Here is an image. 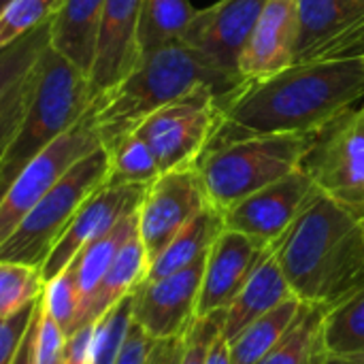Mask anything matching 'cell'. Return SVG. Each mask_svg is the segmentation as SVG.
<instances>
[{
  "label": "cell",
  "mask_w": 364,
  "mask_h": 364,
  "mask_svg": "<svg viewBox=\"0 0 364 364\" xmlns=\"http://www.w3.org/2000/svg\"><path fill=\"white\" fill-rule=\"evenodd\" d=\"M41 299L36 303H32L30 307H26L23 311L15 314L13 318L0 320V364H13L19 346L38 311Z\"/></svg>",
  "instance_id": "8d00e7d4"
},
{
  "label": "cell",
  "mask_w": 364,
  "mask_h": 364,
  "mask_svg": "<svg viewBox=\"0 0 364 364\" xmlns=\"http://www.w3.org/2000/svg\"><path fill=\"white\" fill-rule=\"evenodd\" d=\"M109 151L100 145L81 158L17 224L0 245V260L43 267L81 205L107 183Z\"/></svg>",
  "instance_id": "8992f818"
},
{
  "label": "cell",
  "mask_w": 364,
  "mask_h": 364,
  "mask_svg": "<svg viewBox=\"0 0 364 364\" xmlns=\"http://www.w3.org/2000/svg\"><path fill=\"white\" fill-rule=\"evenodd\" d=\"M318 192L314 179L299 168L230 207L224 224L262 245H275Z\"/></svg>",
  "instance_id": "7c38bea8"
},
{
  "label": "cell",
  "mask_w": 364,
  "mask_h": 364,
  "mask_svg": "<svg viewBox=\"0 0 364 364\" xmlns=\"http://www.w3.org/2000/svg\"><path fill=\"white\" fill-rule=\"evenodd\" d=\"M271 247L273 245H262L247 235L224 228L205 258L196 318L226 311Z\"/></svg>",
  "instance_id": "2e32d148"
},
{
  "label": "cell",
  "mask_w": 364,
  "mask_h": 364,
  "mask_svg": "<svg viewBox=\"0 0 364 364\" xmlns=\"http://www.w3.org/2000/svg\"><path fill=\"white\" fill-rule=\"evenodd\" d=\"M318 132L247 136L209 149L196 162L211 207L226 213L250 194L299 171Z\"/></svg>",
  "instance_id": "5b68a950"
},
{
  "label": "cell",
  "mask_w": 364,
  "mask_h": 364,
  "mask_svg": "<svg viewBox=\"0 0 364 364\" xmlns=\"http://www.w3.org/2000/svg\"><path fill=\"white\" fill-rule=\"evenodd\" d=\"M294 64L364 58V0H296Z\"/></svg>",
  "instance_id": "8fae6325"
},
{
  "label": "cell",
  "mask_w": 364,
  "mask_h": 364,
  "mask_svg": "<svg viewBox=\"0 0 364 364\" xmlns=\"http://www.w3.org/2000/svg\"><path fill=\"white\" fill-rule=\"evenodd\" d=\"M66 346L68 335L41 305L34 331V364H66Z\"/></svg>",
  "instance_id": "d590c367"
},
{
  "label": "cell",
  "mask_w": 364,
  "mask_h": 364,
  "mask_svg": "<svg viewBox=\"0 0 364 364\" xmlns=\"http://www.w3.org/2000/svg\"><path fill=\"white\" fill-rule=\"evenodd\" d=\"M194 15L196 9L190 0H145L136 30L141 58L158 47L181 41Z\"/></svg>",
  "instance_id": "484cf974"
},
{
  "label": "cell",
  "mask_w": 364,
  "mask_h": 364,
  "mask_svg": "<svg viewBox=\"0 0 364 364\" xmlns=\"http://www.w3.org/2000/svg\"><path fill=\"white\" fill-rule=\"evenodd\" d=\"M132 326V294L94 322L90 364H115Z\"/></svg>",
  "instance_id": "4dcf8cb0"
},
{
  "label": "cell",
  "mask_w": 364,
  "mask_h": 364,
  "mask_svg": "<svg viewBox=\"0 0 364 364\" xmlns=\"http://www.w3.org/2000/svg\"><path fill=\"white\" fill-rule=\"evenodd\" d=\"M107 151H109V175H107L109 186H130V183L149 186L154 179L162 175L149 145L136 132L128 134Z\"/></svg>",
  "instance_id": "83f0119b"
},
{
  "label": "cell",
  "mask_w": 364,
  "mask_h": 364,
  "mask_svg": "<svg viewBox=\"0 0 364 364\" xmlns=\"http://www.w3.org/2000/svg\"><path fill=\"white\" fill-rule=\"evenodd\" d=\"M62 0H11L0 11V49L53 19Z\"/></svg>",
  "instance_id": "1f68e13d"
},
{
  "label": "cell",
  "mask_w": 364,
  "mask_h": 364,
  "mask_svg": "<svg viewBox=\"0 0 364 364\" xmlns=\"http://www.w3.org/2000/svg\"><path fill=\"white\" fill-rule=\"evenodd\" d=\"M209 205L196 166L175 168L154 179L136 211V230L149 262Z\"/></svg>",
  "instance_id": "30bf717a"
},
{
  "label": "cell",
  "mask_w": 364,
  "mask_h": 364,
  "mask_svg": "<svg viewBox=\"0 0 364 364\" xmlns=\"http://www.w3.org/2000/svg\"><path fill=\"white\" fill-rule=\"evenodd\" d=\"M292 290L282 273V267L275 256V245L264 256V260L256 267L252 277L232 299V303L224 311V326L222 335L226 341L235 339L245 326L254 320L262 318L264 314L273 311L284 301L292 299Z\"/></svg>",
  "instance_id": "d6986e66"
},
{
  "label": "cell",
  "mask_w": 364,
  "mask_h": 364,
  "mask_svg": "<svg viewBox=\"0 0 364 364\" xmlns=\"http://www.w3.org/2000/svg\"><path fill=\"white\" fill-rule=\"evenodd\" d=\"M267 2L269 0H218L211 6L196 9L181 43L198 51L213 68L239 81V55Z\"/></svg>",
  "instance_id": "5bb4252c"
},
{
  "label": "cell",
  "mask_w": 364,
  "mask_h": 364,
  "mask_svg": "<svg viewBox=\"0 0 364 364\" xmlns=\"http://www.w3.org/2000/svg\"><path fill=\"white\" fill-rule=\"evenodd\" d=\"M363 98L364 58L292 64L224 96V122L207 151L247 136L320 132Z\"/></svg>",
  "instance_id": "6da1fadb"
},
{
  "label": "cell",
  "mask_w": 364,
  "mask_h": 364,
  "mask_svg": "<svg viewBox=\"0 0 364 364\" xmlns=\"http://www.w3.org/2000/svg\"><path fill=\"white\" fill-rule=\"evenodd\" d=\"M45 279L38 267L0 260V320L13 318L43 296Z\"/></svg>",
  "instance_id": "f1b7e54d"
},
{
  "label": "cell",
  "mask_w": 364,
  "mask_h": 364,
  "mask_svg": "<svg viewBox=\"0 0 364 364\" xmlns=\"http://www.w3.org/2000/svg\"><path fill=\"white\" fill-rule=\"evenodd\" d=\"M205 258L173 275L145 279L132 292V322L154 341L183 337L196 320Z\"/></svg>",
  "instance_id": "4fadbf2b"
},
{
  "label": "cell",
  "mask_w": 364,
  "mask_h": 364,
  "mask_svg": "<svg viewBox=\"0 0 364 364\" xmlns=\"http://www.w3.org/2000/svg\"><path fill=\"white\" fill-rule=\"evenodd\" d=\"M100 145L94 117L87 109L73 128L30 160L0 198V245L66 173Z\"/></svg>",
  "instance_id": "9c48e42d"
},
{
  "label": "cell",
  "mask_w": 364,
  "mask_h": 364,
  "mask_svg": "<svg viewBox=\"0 0 364 364\" xmlns=\"http://www.w3.org/2000/svg\"><path fill=\"white\" fill-rule=\"evenodd\" d=\"M147 271H149V258H147V252L141 243L139 230H134L130 235V239L122 245V250L115 256L113 264L109 267L107 275L102 277V282H100L96 294L92 296V301H90V305H87L77 328H81L85 324H94L111 307H115L119 301L130 296L145 282Z\"/></svg>",
  "instance_id": "44dd1931"
},
{
  "label": "cell",
  "mask_w": 364,
  "mask_h": 364,
  "mask_svg": "<svg viewBox=\"0 0 364 364\" xmlns=\"http://www.w3.org/2000/svg\"><path fill=\"white\" fill-rule=\"evenodd\" d=\"M205 85L230 94L241 83L213 68L186 43L175 41L145 53L119 83L92 100L87 109L102 147L111 149L151 113Z\"/></svg>",
  "instance_id": "3957f363"
},
{
  "label": "cell",
  "mask_w": 364,
  "mask_h": 364,
  "mask_svg": "<svg viewBox=\"0 0 364 364\" xmlns=\"http://www.w3.org/2000/svg\"><path fill=\"white\" fill-rule=\"evenodd\" d=\"M41 305L66 335L75 331L77 311H79V294H77L75 271L70 267H66L53 279L45 282Z\"/></svg>",
  "instance_id": "d6a6232c"
},
{
  "label": "cell",
  "mask_w": 364,
  "mask_h": 364,
  "mask_svg": "<svg viewBox=\"0 0 364 364\" xmlns=\"http://www.w3.org/2000/svg\"><path fill=\"white\" fill-rule=\"evenodd\" d=\"M107 0H62L51 19L49 45L90 77Z\"/></svg>",
  "instance_id": "ffe728a7"
},
{
  "label": "cell",
  "mask_w": 364,
  "mask_h": 364,
  "mask_svg": "<svg viewBox=\"0 0 364 364\" xmlns=\"http://www.w3.org/2000/svg\"><path fill=\"white\" fill-rule=\"evenodd\" d=\"M307 303L292 296L277 305L273 311L264 314L262 318L254 320L245 326L235 339L228 341V356L230 364H258L275 346L277 341L292 328L299 320Z\"/></svg>",
  "instance_id": "cb8c5ba5"
},
{
  "label": "cell",
  "mask_w": 364,
  "mask_h": 364,
  "mask_svg": "<svg viewBox=\"0 0 364 364\" xmlns=\"http://www.w3.org/2000/svg\"><path fill=\"white\" fill-rule=\"evenodd\" d=\"M36 64H34V68L26 77H21L0 98V158H2V154L6 149V145L11 143V139H13V134H15L21 117H23L28 105H30L32 90H34V81H36Z\"/></svg>",
  "instance_id": "836d02e7"
},
{
  "label": "cell",
  "mask_w": 364,
  "mask_h": 364,
  "mask_svg": "<svg viewBox=\"0 0 364 364\" xmlns=\"http://www.w3.org/2000/svg\"><path fill=\"white\" fill-rule=\"evenodd\" d=\"M296 299L324 309L364 288V222L331 196H318L275 243Z\"/></svg>",
  "instance_id": "7a4b0ae2"
},
{
  "label": "cell",
  "mask_w": 364,
  "mask_h": 364,
  "mask_svg": "<svg viewBox=\"0 0 364 364\" xmlns=\"http://www.w3.org/2000/svg\"><path fill=\"white\" fill-rule=\"evenodd\" d=\"M226 228L224 213L215 207L207 205L196 218H192L171 241L168 245L149 262V271L145 279H160L173 275L177 271L188 269L196 260L205 258L211 250L213 241Z\"/></svg>",
  "instance_id": "7402d4cb"
},
{
  "label": "cell",
  "mask_w": 364,
  "mask_h": 364,
  "mask_svg": "<svg viewBox=\"0 0 364 364\" xmlns=\"http://www.w3.org/2000/svg\"><path fill=\"white\" fill-rule=\"evenodd\" d=\"M324 311L320 305H307L292 328L258 364H326L328 352L322 335Z\"/></svg>",
  "instance_id": "d4e9b609"
},
{
  "label": "cell",
  "mask_w": 364,
  "mask_h": 364,
  "mask_svg": "<svg viewBox=\"0 0 364 364\" xmlns=\"http://www.w3.org/2000/svg\"><path fill=\"white\" fill-rule=\"evenodd\" d=\"M326 364H364V354H352V356H328Z\"/></svg>",
  "instance_id": "b9f144b4"
},
{
  "label": "cell",
  "mask_w": 364,
  "mask_h": 364,
  "mask_svg": "<svg viewBox=\"0 0 364 364\" xmlns=\"http://www.w3.org/2000/svg\"><path fill=\"white\" fill-rule=\"evenodd\" d=\"M49 34L51 19L0 49V98L34 68L43 51L49 47Z\"/></svg>",
  "instance_id": "f546056e"
},
{
  "label": "cell",
  "mask_w": 364,
  "mask_h": 364,
  "mask_svg": "<svg viewBox=\"0 0 364 364\" xmlns=\"http://www.w3.org/2000/svg\"><path fill=\"white\" fill-rule=\"evenodd\" d=\"M322 335L328 356L364 354V288L324 311Z\"/></svg>",
  "instance_id": "4316f807"
},
{
  "label": "cell",
  "mask_w": 364,
  "mask_h": 364,
  "mask_svg": "<svg viewBox=\"0 0 364 364\" xmlns=\"http://www.w3.org/2000/svg\"><path fill=\"white\" fill-rule=\"evenodd\" d=\"M145 0H107L87 77L90 102L119 83L141 60L136 30Z\"/></svg>",
  "instance_id": "e0dca14e"
},
{
  "label": "cell",
  "mask_w": 364,
  "mask_h": 364,
  "mask_svg": "<svg viewBox=\"0 0 364 364\" xmlns=\"http://www.w3.org/2000/svg\"><path fill=\"white\" fill-rule=\"evenodd\" d=\"M154 343L156 341L147 333H143V328H139L132 322V326L128 331V337H126V343H124L115 364H149Z\"/></svg>",
  "instance_id": "74e56055"
},
{
  "label": "cell",
  "mask_w": 364,
  "mask_h": 364,
  "mask_svg": "<svg viewBox=\"0 0 364 364\" xmlns=\"http://www.w3.org/2000/svg\"><path fill=\"white\" fill-rule=\"evenodd\" d=\"M9 2H11V0H0V11H2V9H4V6L9 4Z\"/></svg>",
  "instance_id": "7bdbcfd3"
},
{
  "label": "cell",
  "mask_w": 364,
  "mask_h": 364,
  "mask_svg": "<svg viewBox=\"0 0 364 364\" xmlns=\"http://www.w3.org/2000/svg\"><path fill=\"white\" fill-rule=\"evenodd\" d=\"M136 230V213L124 218L117 226H113L107 235H102L100 239L92 241L87 247H83L77 258L68 264L75 271V279H77V294H79V311H77V322H75V331L92 301V296L96 294L102 277L107 275L109 267L113 264L115 256L119 254L122 245L130 239V235ZM73 331V333H75Z\"/></svg>",
  "instance_id": "603a6c76"
},
{
  "label": "cell",
  "mask_w": 364,
  "mask_h": 364,
  "mask_svg": "<svg viewBox=\"0 0 364 364\" xmlns=\"http://www.w3.org/2000/svg\"><path fill=\"white\" fill-rule=\"evenodd\" d=\"M224 96L215 87H198L156 113L134 132L149 145L160 173L196 166L224 122Z\"/></svg>",
  "instance_id": "52a82bcc"
},
{
  "label": "cell",
  "mask_w": 364,
  "mask_h": 364,
  "mask_svg": "<svg viewBox=\"0 0 364 364\" xmlns=\"http://www.w3.org/2000/svg\"><path fill=\"white\" fill-rule=\"evenodd\" d=\"M301 168L322 194L364 222V105L316 134Z\"/></svg>",
  "instance_id": "ba28073f"
},
{
  "label": "cell",
  "mask_w": 364,
  "mask_h": 364,
  "mask_svg": "<svg viewBox=\"0 0 364 364\" xmlns=\"http://www.w3.org/2000/svg\"><path fill=\"white\" fill-rule=\"evenodd\" d=\"M147 186L130 183V186H109L98 188L77 211V215L66 226L64 235L58 239L53 250L49 252L45 264L41 267L43 279L49 282L58 273H62L77 254L87 247L92 241L107 235L113 226H117L124 218L139 211L141 200L145 196Z\"/></svg>",
  "instance_id": "9a60e30c"
},
{
  "label": "cell",
  "mask_w": 364,
  "mask_h": 364,
  "mask_svg": "<svg viewBox=\"0 0 364 364\" xmlns=\"http://www.w3.org/2000/svg\"><path fill=\"white\" fill-rule=\"evenodd\" d=\"M296 0H269L239 55V81H260L292 66L296 53Z\"/></svg>",
  "instance_id": "ac0fdd59"
},
{
  "label": "cell",
  "mask_w": 364,
  "mask_h": 364,
  "mask_svg": "<svg viewBox=\"0 0 364 364\" xmlns=\"http://www.w3.org/2000/svg\"><path fill=\"white\" fill-rule=\"evenodd\" d=\"M183 337L156 341L151 356H149V364H179L181 354H183Z\"/></svg>",
  "instance_id": "f35d334b"
},
{
  "label": "cell",
  "mask_w": 364,
  "mask_h": 364,
  "mask_svg": "<svg viewBox=\"0 0 364 364\" xmlns=\"http://www.w3.org/2000/svg\"><path fill=\"white\" fill-rule=\"evenodd\" d=\"M224 326V311L196 318L183 337V354L179 364H205L209 348L220 337Z\"/></svg>",
  "instance_id": "e575fe53"
},
{
  "label": "cell",
  "mask_w": 364,
  "mask_h": 364,
  "mask_svg": "<svg viewBox=\"0 0 364 364\" xmlns=\"http://www.w3.org/2000/svg\"><path fill=\"white\" fill-rule=\"evenodd\" d=\"M90 107L87 75L51 49L36 64L30 105L0 158V198L19 171L73 128Z\"/></svg>",
  "instance_id": "277c9868"
},
{
  "label": "cell",
  "mask_w": 364,
  "mask_h": 364,
  "mask_svg": "<svg viewBox=\"0 0 364 364\" xmlns=\"http://www.w3.org/2000/svg\"><path fill=\"white\" fill-rule=\"evenodd\" d=\"M205 364H230V356H228V341L224 339V335L220 333V337L213 341V346L209 348L207 360Z\"/></svg>",
  "instance_id": "60d3db41"
},
{
  "label": "cell",
  "mask_w": 364,
  "mask_h": 364,
  "mask_svg": "<svg viewBox=\"0 0 364 364\" xmlns=\"http://www.w3.org/2000/svg\"><path fill=\"white\" fill-rule=\"evenodd\" d=\"M38 309H41V305H38ZM36 320H38V311H36V316H34V320H32L23 341L19 346V352H17L13 364H34V331H36Z\"/></svg>",
  "instance_id": "ab89813d"
}]
</instances>
